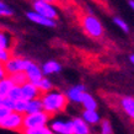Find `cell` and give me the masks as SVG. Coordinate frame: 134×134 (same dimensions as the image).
I'll return each instance as SVG.
<instances>
[{
    "label": "cell",
    "mask_w": 134,
    "mask_h": 134,
    "mask_svg": "<svg viewBox=\"0 0 134 134\" xmlns=\"http://www.w3.org/2000/svg\"><path fill=\"white\" fill-rule=\"evenodd\" d=\"M82 25H84V29L90 36L95 37V38H98V37L102 36V25L101 22L96 19L95 16H91V15H87V16L84 17V21H82Z\"/></svg>",
    "instance_id": "cell-4"
},
{
    "label": "cell",
    "mask_w": 134,
    "mask_h": 134,
    "mask_svg": "<svg viewBox=\"0 0 134 134\" xmlns=\"http://www.w3.org/2000/svg\"><path fill=\"white\" fill-rule=\"evenodd\" d=\"M3 100H4V97L0 96V107H3Z\"/></svg>",
    "instance_id": "cell-33"
},
{
    "label": "cell",
    "mask_w": 134,
    "mask_h": 134,
    "mask_svg": "<svg viewBox=\"0 0 134 134\" xmlns=\"http://www.w3.org/2000/svg\"><path fill=\"white\" fill-rule=\"evenodd\" d=\"M0 15H3V16H10V15H12V10L9 6H6L5 4L0 3Z\"/></svg>",
    "instance_id": "cell-28"
},
{
    "label": "cell",
    "mask_w": 134,
    "mask_h": 134,
    "mask_svg": "<svg viewBox=\"0 0 134 134\" xmlns=\"http://www.w3.org/2000/svg\"><path fill=\"white\" fill-rule=\"evenodd\" d=\"M48 113L44 111H40L36 113H30L24 116L22 121V128H36V127H43L48 122Z\"/></svg>",
    "instance_id": "cell-2"
},
{
    "label": "cell",
    "mask_w": 134,
    "mask_h": 134,
    "mask_svg": "<svg viewBox=\"0 0 134 134\" xmlns=\"http://www.w3.org/2000/svg\"><path fill=\"white\" fill-rule=\"evenodd\" d=\"M81 103L84 105L85 110H96V107H97V103L95 101V98H93L91 95H89L87 92L84 93V97H82V100H81Z\"/></svg>",
    "instance_id": "cell-21"
},
{
    "label": "cell",
    "mask_w": 134,
    "mask_h": 134,
    "mask_svg": "<svg viewBox=\"0 0 134 134\" xmlns=\"http://www.w3.org/2000/svg\"><path fill=\"white\" fill-rule=\"evenodd\" d=\"M36 86L38 87L40 91H44V92H47V91H49V90L52 89V84H51V81H49L48 79H44V77H42Z\"/></svg>",
    "instance_id": "cell-24"
},
{
    "label": "cell",
    "mask_w": 134,
    "mask_h": 134,
    "mask_svg": "<svg viewBox=\"0 0 134 134\" xmlns=\"http://www.w3.org/2000/svg\"><path fill=\"white\" fill-rule=\"evenodd\" d=\"M9 79L11 80V82L15 86H22L24 84H26V82L29 81L25 71H19V73L10 74V75H9Z\"/></svg>",
    "instance_id": "cell-16"
},
{
    "label": "cell",
    "mask_w": 134,
    "mask_h": 134,
    "mask_svg": "<svg viewBox=\"0 0 134 134\" xmlns=\"http://www.w3.org/2000/svg\"><path fill=\"white\" fill-rule=\"evenodd\" d=\"M30 60L26 59H20V58H10L8 62L4 63V69L6 74H14L19 73V71H25Z\"/></svg>",
    "instance_id": "cell-5"
},
{
    "label": "cell",
    "mask_w": 134,
    "mask_h": 134,
    "mask_svg": "<svg viewBox=\"0 0 134 134\" xmlns=\"http://www.w3.org/2000/svg\"><path fill=\"white\" fill-rule=\"evenodd\" d=\"M35 1H44V3H49V4H52L53 1H55V0H35Z\"/></svg>",
    "instance_id": "cell-31"
},
{
    "label": "cell",
    "mask_w": 134,
    "mask_h": 134,
    "mask_svg": "<svg viewBox=\"0 0 134 134\" xmlns=\"http://www.w3.org/2000/svg\"><path fill=\"white\" fill-rule=\"evenodd\" d=\"M71 122H73V128H74L73 134H89L90 133L89 126H87V123L84 119L75 118Z\"/></svg>",
    "instance_id": "cell-12"
},
{
    "label": "cell",
    "mask_w": 134,
    "mask_h": 134,
    "mask_svg": "<svg viewBox=\"0 0 134 134\" xmlns=\"http://www.w3.org/2000/svg\"><path fill=\"white\" fill-rule=\"evenodd\" d=\"M27 17H29L31 21L36 22V24H38V25H42V26H47V27H54V26H55V21L54 20L47 19V17L37 14L36 11L27 12Z\"/></svg>",
    "instance_id": "cell-10"
},
{
    "label": "cell",
    "mask_w": 134,
    "mask_h": 134,
    "mask_svg": "<svg viewBox=\"0 0 134 134\" xmlns=\"http://www.w3.org/2000/svg\"><path fill=\"white\" fill-rule=\"evenodd\" d=\"M129 6L132 8V10L134 11V0H130V1H129Z\"/></svg>",
    "instance_id": "cell-32"
},
{
    "label": "cell",
    "mask_w": 134,
    "mask_h": 134,
    "mask_svg": "<svg viewBox=\"0 0 134 134\" xmlns=\"http://www.w3.org/2000/svg\"><path fill=\"white\" fill-rule=\"evenodd\" d=\"M82 119L86 123L96 124V123L100 122V116L96 112V110H85L84 111V114H82Z\"/></svg>",
    "instance_id": "cell-17"
},
{
    "label": "cell",
    "mask_w": 134,
    "mask_h": 134,
    "mask_svg": "<svg viewBox=\"0 0 134 134\" xmlns=\"http://www.w3.org/2000/svg\"><path fill=\"white\" fill-rule=\"evenodd\" d=\"M114 24L117 25L119 29L122 30V31H124V32H128L129 31V29H128V25L124 22V21L122 20V19H119V17H114Z\"/></svg>",
    "instance_id": "cell-27"
},
{
    "label": "cell",
    "mask_w": 134,
    "mask_h": 134,
    "mask_svg": "<svg viewBox=\"0 0 134 134\" xmlns=\"http://www.w3.org/2000/svg\"><path fill=\"white\" fill-rule=\"evenodd\" d=\"M22 134H53L48 127H36V128H22L20 130Z\"/></svg>",
    "instance_id": "cell-18"
},
{
    "label": "cell",
    "mask_w": 134,
    "mask_h": 134,
    "mask_svg": "<svg viewBox=\"0 0 134 134\" xmlns=\"http://www.w3.org/2000/svg\"><path fill=\"white\" fill-rule=\"evenodd\" d=\"M20 87H21L22 98L26 100V101L37 98L40 96V93H41V91L38 90V87H37L36 85H33V84H31V82H29V81L26 82V84H24L22 86H20Z\"/></svg>",
    "instance_id": "cell-8"
},
{
    "label": "cell",
    "mask_w": 134,
    "mask_h": 134,
    "mask_svg": "<svg viewBox=\"0 0 134 134\" xmlns=\"http://www.w3.org/2000/svg\"><path fill=\"white\" fill-rule=\"evenodd\" d=\"M60 64L59 63H57V62H47L44 65H43V68H42V71L44 74H47V75H49V74H54V73H58V71H60Z\"/></svg>",
    "instance_id": "cell-20"
},
{
    "label": "cell",
    "mask_w": 134,
    "mask_h": 134,
    "mask_svg": "<svg viewBox=\"0 0 134 134\" xmlns=\"http://www.w3.org/2000/svg\"><path fill=\"white\" fill-rule=\"evenodd\" d=\"M14 84L11 82V80L9 77H4L0 80V96L1 97H6L8 93L10 92V90L12 89Z\"/></svg>",
    "instance_id": "cell-19"
},
{
    "label": "cell",
    "mask_w": 134,
    "mask_h": 134,
    "mask_svg": "<svg viewBox=\"0 0 134 134\" xmlns=\"http://www.w3.org/2000/svg\"><path fill=\"white\" fill-rule=\"evenodd\" d=\"M10 112H11V111H9L8 108H5V107H0V122L8 116Z\"/></svg>",
    "instance_id": "cell-29"
},
{
    "label": "cell",
    "mask_w": 134,
    "mask_h": 134,
    "mask_svg": "<svg viewBox=\"0 0 134 134\" xmlns=\"http://www.w3.org/2000/svg\"><path fill=\"white\" fill-rule=\"evenodd\" d=\"M25 74H26V76H27V80L29 82L33 84V85H37L38 81L42 79V70L40 69V66L32 62H30L29 65H27V68L25 70Z\"/></svg>",
    "instance_id": "cell-7"
},
{
    "label": "cell",
    "mask_w": 134,
    "mask_h": 134,
    "mask_svg": "<svg viewBox=\"0 0 134 134\" xmlns=\"http://www.w3.org/2000/svg\"><path fill=\"white\" fill-rule=\"evenodd\" d=\"M33 8H35V11L37 14H40L42 16L47 17V19H51V20H55L57 19V11H55L54 6L52 4H49V3L35 1Z\"/></svg>",
    "instance_id": "cell-6"
},
{
    "label": "cell",
    "mask_w": 134,
    "mask_h": 134,
    "mask_svg": "<svg viewBox=\"0 0 134 134\" xmlns=\"http://www.w3.org/2000/svg\"><path fill=\"white\" fill-rule=\"evenodd\" d=\"M5 76H6V73H5L4 65H3V63H0V80H1V79H4Z\"/></svg>",
    "instance_id": "cell-30"
},
{
    "label": "cell",
    "mask_w": 134,
    "mask_h": 134,
    "mask_svg": "<svg viewBox=\"0 0 134 134\" xmlns=\"http://www.w3.org/2000/svg\"><path fill=\"white\" fill-rule=\"evenodd\" d=\"M101 133L102 134H112V127H111V123L105 119V121H102L101 123Z\"/></svg>",
    "instance_id": "cell-25"
},
{
    "label": "cell",
    "mask_w": 134,
    "mask_h": 134,
    "mask_svg": "<svg viewBox=\"0 0 134 134\" xmlns=\"http://www.w3.org/2000/svg\"><path fill=\"white\" fill-rule=\"evenodd\" d=\"M3 107L8 108L9 111H14V108H15V101L6 96V97H4V100H3Z\"/></svg>",
    "instance_id": "cell-26"
},
{
    "label": "cell",
    "mask_w": 134,
    "mask_h": 134,
    "mask_svg": "<svg viewBox=\"0 0 134 134\" xmlns=\"http://www.w3.org/2000/svg\"><path fill=\"white\" fill-rule=\"evenodd\" d=\"M12 37L8 31H1L0 30V49L3 51H10L11 49Z\"/></svg>",
    "instance_id": "cell-13"
},
{
    "label": "cell",
    "mask_w": 134,
    "mask_h": 134,
    "mask_svg": "<svg viewBox=\"0 0 134 134\" xmlns=\"http://www.w3.org/2000/svg\"><path fill=\"white\" fill-rule=\"evenodd\" d=\"M22 121H24V116L21 113H17L15 111H11L6 117L0 122V127L5 128V129H11V130H19L22 129Z\"/></svg>",
    "instance_id": "cell-3"
},
{
    "label": "cell",
    "mask_w": 134,
    "mask_h": 134,
    "mask_svg": "<svg viewBox=\"0 0 134 134\" xmlns=\"http://www.w3.org/2000/svg\"><path fill=\"white\" fill-rule=\"evenodd\" d=\"M121 106L130 118L134 119V97H124L121 100Z\"/></svg>",
    "instance_id": "cell-14"
},
{
    "label": "cell",
    "mask_w": 134,
    "mask_h": 134,
    "mask_svg": "<svg viewBox=\"0 0 134 134\" xmlns=\"http://www.w3.org/2000/svg\"><path fill=\"white\" fill-rule=\"evenodd\" d=\"M26 107H27V101L24 100V98H21V100L15 101V108H14V111L17 112V113L22 114L26 112Z\"/></svg>",
    "instance_id": "cell-23"
},
{
    "label": "cell",
    "mask_w": 134,
    "mask_h": 134,
    "mask_svg": "<svg viewBox=\"0 0 134 134\" xmlns=\"http://www.w3.org/2000/svg\"><path fill=\"white\" fill-rule=\"evenodd\" d=\"M42 107L44 112L47 113H55L59 111H63L66 106L68 98L65 95L58 91H53V92L46 93L42 97Z\"/></svg>",
    "instance_id": "cell-1"
},
{
    "label": "cell",
    "mask_w": 134,
    "mask_h": 134,
    "mask_svg": "<svg viewBox=\"0 0 134 134\" xmlns=\"http://www.w3.org/2000/svg\"><path fill=\"white\" fill-rule=\"evenodd\" d=\"M85 92H86L85 86L77 85V86H75V87H71V89L68 91L66 98H69L70 101H74V102H81Z\"/></svg>",
    "instance_id": "cell-11"
},
{
    "label": "cell",
    "mask_w": 134,
    "mask_h": 134,
    "mask_svg": "<svg viewBox=\"0 0 134 134\" xmlns=\"http://www.w3.org/2000/svg\"><path fill=\"white\" fill-rule=\"evenodd\" d=\"M40 111H43L42 101L40 98H33V100L27 101V107H26V112H25L26 114L36 113V112H40Z\"/></svg>",
    "instance_id": "cell-15"
},
{
    "label": "cell",
    "mask_w": 134,
    "mask_h": 134,
    "mask_svg": "<svg viewBox=\"0 0 134 134\" xmlns=\"http://www.w3.org/2000/svg\"><path fill=\"white\" fill-rule=\"evenodd\" d=\"M130 62L134 64V54H133V55H130Z\"/></svg>",
    "instance_id": "cell-34"
},
{
    "label": "cell",
    "mask_w": 134,
    "mask_h": 134,
    "mask_svg": "<svg viewBox=\"0 0 134 134\" xmlns=\"http://www.w3.org/2000/svg\"><path fill=\"white\" fill-rule=\"evenodd\" d=\"M8 97H10L14 101H17V100H21L22 98V95H21V87L20 86H12V89L10 90V92L8 93Z\"/></svg>",
    "instance_id": "cell-22"
},
{
    "label": "cell",
    "mask_w": 134,
    "mask_h": 134,
    "mask_svg": "<svg viewBox=\"0 0 134 134\" xmlns=\"http://www.w3.org/2000/svg\"><path fill=\"white\" fill-rule=\"evenodd\" d=\"M52 132H55V134H73V122H63V121H55L52 123Z\"/></svg>",
    "instance_id": "cell-9"
}]
</instances>
